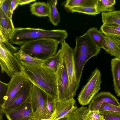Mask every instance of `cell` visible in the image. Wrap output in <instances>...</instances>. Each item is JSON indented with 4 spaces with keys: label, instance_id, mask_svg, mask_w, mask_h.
Segmentation results:
<instances>
[{
    "label": "cell",
    "instance_id": "6da1fadb",
    "mask_svg": "<svg viewBox=\"0 0 120 120\" xmlns=\"http://www.w3.org/2000/svg\"><path fill=\"white\" fill-rule=\"evenodd\" d=\"M22 65V71L27 79L57 100L58 95L56 74L43 65Z\"/></svg>",
    "mask_w": 120,
    "mask_h": 120
},
{
    "label": "cell",
    "instance_id": "7a4b0ae2",
    "mask_svg": "<svg viewBox=\"0 0 120 120\" xmlns=\"http://www.w3.org/2000/svg\"><path fill=\"white\" fill-rule=\"evenodd\" d=\"M68 36L66 30H47L30 27L15 28L10 42L12 44L21 46L25 43L42 38L53 39L61 43Z\"/></svg>",
    "mask_w": 120,
    "mask_h": 120
},
{
    "label": "cell",
    "instance_id": "3957f363",
    "mask_svg": "<svg viewBox=\"0 0 120 120\" xmlns=\"http://www.w3.org/2000/svg\"><path fill=\"white\" fill-rule=\"evenodd\" d=\"M59 43L51 38H42L27 42L20 49L33 57L45 60L56 53Z\"/></svg>",
    "mask_w": 120,
    "mask_h": 120
},
{
    "label": "cell",
    "instance_id": "277c9868",
    "mask_svg": "<svg viewBox=\"0 0 120 120\" xmlns=\"http://www.w3.org/2000/svg\"><path fill=\"white\" fill-rule=\"evenodd\" d=\"M20 48L12 47L0 41V65L1 72L6 73L11 78L22 71V65L15 55Z\"/></svg>",
    "mask_w": 120,
    "mask_h": 120
},
{
    "label": "cell",
    "instance_id": "5b68a950",
    "mask_svg": "<svg viewBox=\"0 0 120 120\" xmlns=\"http://www.w3.org/2000/svg\"><path fill=\"white\" fill-rule=\"evenodd\" d=\"M62 58L64 61L68 74L69 85L66 100L73 98L75 95L79 84L77 82L73 57V49L65 40L61 43Z\"/></svg>",
    "mask_w": 120,
    "mask_h": 120
},
{
    "label": "cell",
    "instance_id": "8992f818",
    "mask_svg": "<svg viewBox=\"0 0 120 120\" xmlns=\"http://www.w3.org/2000/svg\"><path fill=\"white\" fill-rule=\"evenodd\" d=\"M101 72L96 68L78 95L79 103L83 106L88 104L101 89Z\"/></svg>",
    "mask_w": 120,
    "mask_h": 120
},
{
    "label": "cell",
    "instance_id": "52a82bcc",
    "mask_svg": "<svg viewBox=\"0 0 120 120\" xmlns=\"http://www.w3.org/2000/svg\"><path fill=\"white\" fill-rule=\"evenodd\" d=\"M45 92L33 84L29 97L32 110L31 120L47 119L45 100Z\"/></svg>",
    "mask_w": 120,
    "mask_h": 120
},
{
    "label": "cell",
    "instance_id": "ba28073f",
    "mask_svg": "<svg viewBox=\"0 0 120 120\" xmlns=\"http://www.w3.org/2000/svg\"><path fill=\"white\" fill-rule=\"evenodd\" d=\"M56 74L58 95L57 101L61 102L66 100L69 85L66 65L62 58Z\"/></svg>",
    "mask_w": 120,
    "mask_h": 120
},
{
    "label": "cell",
    "instance_id": "9c48e42d",
    "mask_svg": "<svg viewBox=\"0 0 120 120\" xmlns=\"http://www.w3.org/2000/svg\"><path fill=\"white\" fill-rule=\"evenodd\" d=\"M11 79L8 83L6 95L3 103L0 105V108L2 109L5 108L14 98L27 79L22 71L16 73Z\"/></svg>",
    "mask_w": 120,
    "mask_h": 120
},
{
    "label": "cell",
    "instance_id": "30bf717a",
    "mask_svg": "<svg viewBox=\"0 0 120 120\" xmlns=\"http://www.w3.org/2000/svg\"><path fill=\"white\" fill-rule=\"evenodd\" d=\"M33 84L27 79L14 98L3 109L0 108L4 114L18 108L22 105L29 98Z\"/></svg>",
    "mask_w": 120,
    "mask_h": 120
},
{
    "label": "cell",
    "instance_id": "8fae6325",
    "mask_svg": "<svg viewBox=\"0 0 120 120\" xmlns=\"http://www.w3.org/2000/svg\"><path fill=\"white\" fill-rule=\"evenodd\" d=\"M75 41V48L86 54L90 59L96 56L101 50L86 32L82 36L77 37Z\"/></svg>",
    "mask_w": 120,
    "mask_h": 120
},
{
    "label": "cell",
    "instance_id": "7c38bea8",
    "mask_svg": "<svg viewBox=\"0 0 120 120\" xmlns=\"http://www.w3.org/2000/svg\"><path fill=\"white\" fill-rule=\"evenodd\" d=\"M104 102L120 106V103L115 96L110 92L102 91L96 95L91 101L88 105V110H98L99 106Z\"/></svg>",
    "mask_w": 120,
    "mask_h": 120
},
{
    "label": "cell",
    "instance_id": "4fadbf2b",
    "mask_svg": "<svg viewBox=\"0 0 120 120\" xmlns=\"http://www.w3.org/2000/svg\"><path fill=\"white\" fill-rule=\"evenodd\" d=\"M76 102L74 98L61 102L57 101L55 110L51 120H58L77 108L75 105Z\"/></svg>",
    "mask_w": 120,
    "mask_h": 120
},
{
    "label": "cell",
    "instance_id": "5bb4252c",
    "mask_svg": "<svg viewBox=\"0 0 120 120\" xmlns=\"http://www.w3.org/2000/svg\"><path fill=\"white\" fill-rule=\"evenodd\" d=\"M5 114L8 120H20L27 117L31 119L32 110L29 98L21 106Z\"/></svg>",
    "mask_w": 120,
    "mask_h": 120
},
{
    "label": "cell",
    "instance_id": "9a60e30c",
    "mask_svg": "<svg viewBox=\"0 0 120 120\" xmlns=\"http://www.w3.org/2000/svg\"><path fill=\"white\" fill-rule=\"evenodd\" d=\"M73 57L76 80L79 84L84 66L90 58L75 48L73 49Z\"/></svg>",
    "mask_w": 120,
    "mask_h": 120
},
{
    "label": "cell",
    "instance_id": "2e32d148",
    "mask_svg": "<svg viewBox=\"0 0 120 120\" xmlns=\"http://www.w3.org/2000/svg\"><path fill=\"white\" fill-rule=\"evenodd\" d=\"M15 28L12 19L0 9V34L9 41Z\"/></svg>",
    "mask_w": 120,
    "mask_h": 120
},
{
    "label": "cell",
    "instance_id": "e0dca14e",
    "mask_svg": "<svg viewBox=\"0 0 120 120\" xmlns=\"http://www.w3.org/2000/svg\"><path fill=\"white\" fill-rule=\"evenodd\" d=\"M111 63L114 89L117 96L120 97V57L112 59Z\"/></svg>",
    "mask_w": 120,
    "mask_h": 120
},
{
    "label": "cell",
    "instance_id": "ac0fdd59",
    "mask_svg": "<svg viewBox=\"0 0 120 120\" xmlns=\"http://www.w3.org/2000/svg\"><path fill=\"white\" fill-rule=\"evenodd\" d=\"M30 7L32 14L39 17L49 16V7L47 3L45 2H34L30 5Z\"/></svg>",
    "mask_w": 120,
    "mask_h": 120
},
{
    "label": "cell",
    "instance_id": "d6986e66",
    "mask_svg": "<svg viewBox=\"0 0 120 120\" xmlns=\"http://www.w3.org/2000/svg\"><path fill=\"white\" fill-rule=\"evenodd\" d=\"M103 49L107 53L115 57H120V48L117 42L112 38L105 35Z\"/></svg>",
    "mask_w": 120,
    "mask_h": 120
},
{
    "label": "cell",
    "instance_id": "ffe728a7",
    "mask_svg": "<svg viewBox=\"0 0 120 120\" xmlns=\"http://www.w3.org/2000/svg\"><path fill=\"white\" fill-rule=\"evenodd\" d=\"M62 60L61 51L60 49L55 55L45 60L43 66L56 74Z\"/></svg>",
    "mask_w": 120,
    "mask_h": 120
},
{
    "label": "cell",
    "instance_id": "44dd1931",
    "mask_svg": "<svg viewBox=\"0 0 120 120\" xmlns=\"http://www.w3.org/2000/svg\"><path fill=\"white\" fill-rule=\"evenodd\" d=\"M15 55L21 64H27L43 66L45 61L33 57L20 49L15 53Z\"/></svg>",
    "mask_w": 120,
    "mask_h": 120
},
{
    "label": "cell",
    "instance_id": "7402d4cb",
    "mask_svg": "<svg viewBox=\"0 0 120 120\" xmlns=\"http://www.w3.org/2000/svg\"><path fill=\"white\" fill-rule=\"evenodd\" d=\"M99 31L105 36H120V25L115 23L102 24Z\"/></svg>",
    "mask_w": 120,
    "mask_h": 120
},
{
    "label": "cell",
    "instance_id": "603a6c76",
    "mask_svg": "<svg viewBox=\"0 0 120 120\" xmlns=\"http://www.w3.org/2000/svg\"><path fill=\"white\" fill-rule=\"evenodd\" d=\"M47 4L50 8L49 15L48 17L50 22L54 26H57L60 22V17L56 5L57 0H51L47 1Z\"/></svg>",
    "mask_w": 120,
    "mask_h": 120
},
{
    "label": "cell",
    "instance_id": "cb8c5ba5",
    "mask_svg": "<svg viewBox=\"0 0 120 120\" xmlns=\"http://www.w3.org/2000/svg\"><path fill=\"white\" fill-rule=\"evenodd\" d=\"M98 0H68L64 5L65 8L69 10L78 7H96Z\"/></svg>",
    "mask_w": 120,
    "mask_h": 120
},
{
    "label": "cell",
    "instance_id": "d4e9b609",
    "mask_svg": "<svg viewBox=\"0 0 120 120\" xmlns=\"http://www.w3.org/2000/svg\"><path fill=\"white\" fill-rule=\"evenodd\" d=\"M90 36L93 42L99 49H103V44L105 39L104 35L97 28H90L86 32Z\"/></svg>",
    "mask_w": 120,
    "mask_h": 120
},
{
    "label": "cell",
    "instance_id": "484cf974",
    "mask_svg": "<svg viewBox=\"0 0 120 120\" xmlns=\"http://www.w3.org/2000/svg\"><path fill=\"white\" fill-rule=\"evenodd\" d=\"M101 17L103 24L115 23L120 25V10L102 12Z\"/></svg>",
    "mask_w": 120,
    "mask_h": 120
},
{
    "label": "cell",
    "instance_id": "4316f807",
    "mask_svg": "<svg viewBox=\"0 0 120 120\" xmlns=\"http://www.w3.org/2000/svg\"><path fill=\"white\" fill-rule=\"evenodd\" d=\"M44 97L47 119L51 120L55 110L57 100L45 92Z\"/></svg>",
    "mask_w": 120,
    "mask_h": 120
},
{
    "label": "cell",
    "instance_id": "83f0119b",
    "mask_svg": "<svg viewBox=\"0 0 120 120\" xmlns=\"http://www.w3.org/2000/svg\"><path fill=\"white\" fill-rule=\"evenodd\" d=\"M88 111L87 107L83 106L76 108L69 113L67 120H84Z\"/></svg>",
    "mask_w": 120,
    "mask_h": 120
},
{
    "label": "cell",
    "instance_id": "f1b7e54d",
    "mask_svg": "<svg viewBox=\"0 0 120 120\" xmlns=\"http://www.w3.org/2000/svg\"><path fill=\"white\" fill-rule=\"evenodd\" d=\"M96 8L98 14L101 12L113 11L115 9L114 5L109 0H98Z\"/></svg>",
    "mask_w": 120,
    "mask_h": 120
},
{
    "label": "cell",
    "instance_id": "f546056e",
    "mask_svg": "<svg viewBox=\"0 0 120 120\" xmlns=\"http://www.w3.org/2000/svg\"><path fill=\"white\" fill-rule=\"evenodd\" d=\"M72 12L82 13L88 15H96L98 14L96 7H78L71 9Z\"/></svg>",
    "mask_w": 120,
    "mask_h": 120
},
{
    "label": "cell",
    "instance_id": "4dcf8cb0",
    "mask_svg": "<svg viewBox=\"0 0 120 120\" xmlns=\"http://www.w3.org/2000/svg\"><path fill=\"white\" fill-rule=\"evenodd\" d=\"M11 0H0V9L9 18L12 19V13L11 10Z\"/></svg>",
    "mask_w": 120,
    "mask_h": 120
},
{
    "label": "cell",
    "instance_id": "1f68e13d",
    "mask_svg": "<svg viewBox=\"0 0 120 120\" xmlns=\"http://www.w3.org/2000/svg\"><path fill=\"white\" fill-rule=\"evenodd\" d=\"M84 120H105L99 110H88Z\"/></svg>",
    "mask_w": 120,
    "mask_h": 120
},
{
    "label": "cell",
    "instance_id": "d6a6232c",
    "mask_svg": "<svg viewBox=\"0 0 120 120\" xmlns=\"http://www.w3.org/2000/svg\"><path fill=\"white\" fill-rule=\"evenodd\" d=\"M99 111L105 120H120V112L103 110Z\"/></svg>",
    "mask_w": 120,
    "mask_h": 120
},
{
    "label": "cell",
    "instance_id": "836d02e7",
    "mask_svg": "<svg viewBox=\"0 0 120 120\" xmlns=\"http://www.w3.org/2000/svg\"><path fill=\"white\" fill-rule=\"evenodd\" d=\"M98 110L106 111L120 112V106L108 102H104L99 106Z\"/></svg>",
    "mask_w": 120,
    "mask_h": 120
},
{
    "label": "cell",
    "instance_id": "e575fe53",
    "mask_svg": "<svg viewBox=\"0 0 120 120\" xmlns=\"http://www.w3.org/2000/svg\"><path fill=\"white\" fill-rule=\"evenodd\" d=\"M8 88V83L0 81V105L3 103L4 100L6 95Z\"/></svg>",
    "mask_w": 120,
    "mask_h": 120
},
{
    "label": "cell",
    "instance_id": "d590c367",
    "mask_svg": "<svg viewBox=\"0 0 120 120\" xmlns=\"http://www.w3.org/2000/svg\"><path fill=\"white\" fill-rule=\"evenodd\" d=\"M19 5L18 0H11V10L12 13H13L14 11Z\"/></svg>",
    "mask_w": 120,
    "mask_h": 120
},
{
    "label": "cell",
    "instance_id": "8d00e7d4",
    "mask_svg": "<svg viewBox=\"0 0 120 120\" xmlns=\"http://www.w3.org/2000/svg\"><path fill=\"white\" fill-rule=\"evenodd\" d=\"M35 0H18L19 5H22L36 1Z\"/></svg>",
    "mask_w": 120,
    "mask_h": 120
},
{
    "label": "cell",
    "instance_id": "74e56055",
    "mask_svg": "<svg viewBox=\"0 0 120 120\" xmlns=\"http://www.w3.org/2000/svg\"><path fill=\"white\" fill-rule=\"evenodd\" d=\"M112 38L117 42L120 48V36H107Z\"/></svg>",
    "mask_w": 120,
    "mask_h": 120
},
{
    "label": "cell",
    "instance_id": "f35d334b",
    "mask_svg": "<svg viewBox=\"0 0 120 120\" xmlns=\"http://www.w3.org/2000/svg\"><path fill=\"white\" fill-rule=\"evenodd\" d=\"M69 113L68 114L64 117L59 119L58 120H67Z\"/></svg>",
    "mask_w": 120,
    "mask_h": 120
},
{
    "label": "cell",
    "instance_id": "ab89813d",
    "mask_svg": "<svg viewBox=\"0 0 120 120\" xmlns=\"http://www.w3.org/2000/svg\"><path fill=\"white\" fill-rule=\"evenodd\" d=\"M31 118L27 117L23 118L20 120H31Z\"/></svg>",
    "mask_w": 120,
    "mask_h": 120
},
{
    "label": "cell",
    "instance_id": "60d3db41",
    "mask_svg": "<svg viewBox=\"0 0 120 120\" xmlns=\"http://www.w3.org/2000/svg\"><path fill=\"white\" fill-rule=\"evenodd\" d=\"M48 120V119H44V120Z\"/></svg>",
    "mask_w": 120,
    "mask_h": 120
}]
</instances>
